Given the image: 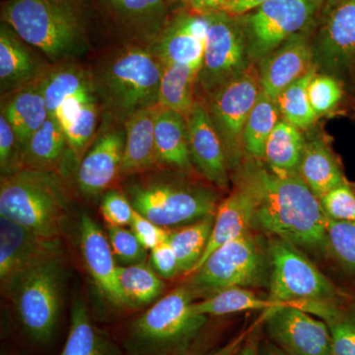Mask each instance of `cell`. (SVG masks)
Wrapping results in <instances>:
<instances>
[{
	"instance_id": "cell-32",
	"label": "cell",
	"mask_w": 355,
	"mask_h": 355,
	"mask_svg": "<svg viewBox=\"0 0 355 355\" xmlns=\"http://www.w3.org/2000/svg\"><path fill=\"white\" fill-rule=\"evenodd\" d=\"M287 304L261 298L249 288L233 287L193 303V310L205 316H224L246 311H268Z\"/></svg>"
},
{
	"instance_id": "cell-54",
	"label": "cell",
	"mask_w": 355,
	"mask_h": 355,
	"mask_svg": "<svg viewBox=\"0 0 355 355\" xmlns=\"http://www.w3.org/2000/svg\"><path fill=\"white\" fill-rule=\"evenodd\" d=\"M354 300H352V305H349V307L350 308H352V309H354L355 310V293H354Z\"/></svg>"
},
{
	"instance_id": "cell-25",
	"label": "cell",
	"mask_w": 355,
	"mask_h": 355,
	"mask_svg": "<svg viewBox=\"0 0 355 355\" xmlns=\"http://www.w3.org/2000/svg\"><path fill=\"white\" fill-rule=\"evenodd\" d=\"M298 174L319 198L347 180L338 158L321 139H306Z\"/></svg>"
},
{
	"instance_id": "cell-1",
	"label": "cell",
	"mask_w": 355,
	"mask_h": 355,
	"mask_svg": "<svg viewBox=\"0 0 355 355\" xmlns=\"http://www.w3.org/2000/svg\"><path fill=\"white\" fill-rule=\"evenodd\" d=\"M235 173L253 195L254 230L327 256L328 216L298 172L275 171L260 159L245 158Z\"/></svg>"
},
{
	"instance_id": "cell-47",
	"label": "cell",
	"mask_w": 355,
	"mask_h": 355,
	"mask_svg": "<svg viewBox=\"0 0 355 355\" xmlns=\"http://www.w3.org/2000/svg\"><path fill=\"white\" fill-rule=\"evenodd\" d=\"M149 265L162 279H173L180 275L179 261L168 239L150 251Z\"/></svg>"
},
{
	"instance_id": "cell-36",
	"label": "cell",
	"mask_w": 355,
	"mask_h": 355,
	"mask_svg": "<svg viewBox=\"0 0 355 355\" xmlns=\"http://www.w3.org/2000/svg\"><path fill=\"white\" fill-rule=\"evenodd\" d=\"M49 116L53 118L58 108L70 97L94 89L92 79L84 70L77 67H64L51 72L41 80Z\"/></svg>"
},
{
	"instance_id": "cell-5",
	"label": "cell",
	"mask_w": 355,
	"mask_h": 355,
	"mask_svg": "<svg viewBox=\"0 0 355 355\" xmlns=\"http://www.w3.org/2000/svg\"><path fill=\"white\" fill-rule=\"evenodd\" d=\"M133 209L160 227L170 229L216 214L219 197L205 184L177 177H157L128 188Z\"/></svg>"
},
{
	"instance_id": "cell-4",
	"label": "cell",
	"mask_w": 355,
	"mask_h": 355,
	"mask_svg": "<svg viewBox=\"0 0 355 355\" xmlns=\"http://www.w3.org/2000/svg\"><path fill=\"white\" fill-rule=\"evenodd\" d=\"M196 296L184 284L159 299L137 318L127 340L132 355H182L189 349L209 317L193 310Z\"/></svg>"
},
{
	"instance_id": "cell-39",
	"label": "cell",
	"mask_w": 355,
	"mask_h": 355,
	"mask_svg": "<svg viewBox=\"0 0 355 355\" xmlns=\"http://www.w3.org/2000/svg\"><path fill=\"white\" fill-rule=\"evenodd\" d=\"M343 84L336 76L329 73H316L308 86L310 104L317 116L331 113L342 102Z\"/></svg>"
},
{
	"instance_id": "cell-49",
	"label": "cell",
	"mask_w": 355,
	"mask_h": 355,
	"mask_svg": "<svg viewBox=\"0 0 355 355\" xmlns=\"http://www.w3.org/2000/svg\"><path fill=\"white\" fill-rule=\"evenodd\" d=\"M228 0H187V6L191 11L209 13L219 11Z\"/></svg>"
},
{
	"instance_id": "cell-45",
	"label": "cell",
	"mask_w": 355,
	"mask_h": 355,
	"mask_svg": "<svg viewBox=\"0 0 355 355\" xmlns=\"http://www.w3.org/2000/svg\"><path fill=\"white\" fill-rule=\"evenodd\" d=\"M15 148H18L15 132L6 116H0V166L2 175L9 174L20 170L17 163L19 158L16 156ZM19 149V148H18Z\"/></svg>"
},
{
	"instance_id": "cell-30",
	"label": "cell",
	"mask_w": 355,
	"mask_h": 355,
	"mask_svg": "<svg viewBox=\"0 0 355 355\" xmlns=\"http://www.w3.org/2000/svg\"><path fill=\"white\" fill-rule=\"evenodd\" d=\"M216 214L203 217L168 232V241L174 249L179 261L180 275L195 272L209 244Z\"/></svg>"
},
{
	"instance_id": "cell-46",
	"label": "cell",
	"mask_w": 355,
	"mask_h": 355,
	"mask_svg": "<svg viewBox=\"0 0 355 355\" xmlns=\"http://www.w3.org/2000/svg\"><path fill=\"white\" fill-rule=\"evenodd\" d=\"M130 229L146 250H153L168 239L169 229L160 227L135 209Z\"/></svg>"
},
{
	"instance_id": "cell-14",
	"label": "cell",
	"mask_w": 355,
	"mask_h": 355,
	"mask_svg": "<svg viewBox=\"0 0 355 355\" xmlns=\"http://www.w3.org/2000/svg\"><path fill=\"white\" fill-rule=\"evenodd\" d=\"M265 328L287 355H334L329 324L292 303L266 311Z\"/></svg>"
},
{
	"instance_id": "cell-8",
	"label": "cell",
	"mask_w": 355,
	"mask_h": 355,
	"mask_svg": "<svg viewBox=\"0 0 355 355\" xmlns=\"http://www.w3.org/2000/svg\"><path fill=\"white\" fill-rule=\"evenodd\" d=\"M270 277L268 300L273 302H327L340 304L343 292L302 250L277 237L266 241Z\"/></svg>"
},
{
	"instance_id": "cell-17",
	"label": "cell",
	"mask_w": 355,
	"mask_h": 355,
	"mask_svg": "<svg viewBox=\"0 0 355 355\" xmlns=\"http://www.w3.org/2000/svg\"><path fill=\"white\" fill-rule=\"evenodd\" d=\"M187 121L191 162L210 184L226 190L230 183V166L207 105L197 102Z\"/></svg>"
},
{
	"instance_id": "cell-2",
	"label": "cell",
	"mask_w": 355,
	"mask_h": 355,
	"mask_svg": "<svg viewBox=\"0 0 355 355\" xmlns=\"http://www.w3.org/2000/svg\"><path fill=\"white\" fill-rule=\"evenodd\" d=\"M87 13L79 0H7L2 19L53 60L83 50Z\"/></svg>"
},
{
	"instance_id": "cell-13",
	"label": "cell",
	"mask_w": 355,
	"mask_h": 355,
	"mask_svg": "<svg viewBox=\"0 0 355 355\" xmlns=\"http://www.w3.org/2000/svg\"><path fill=\"white\" fill-rule=\"evenodd\" d=\"M312 39L315 64L342 76L355 67V0H324Z\"/></svg>"
},
{
	"instance_id": "cell-50",
	"label": "cell",
	"mask_w": 355,
	"mask_h": 355,
	"mask_svg": "<svg viewBox=\"0 0 355 355\" xmlns=\"http://www.w3.org/2000/svg\"><path fill=\"white\" fill-rule=\"evenodd\" d=\"M259 347H260L259 338L256 334H253L242 343L241 347L235 355H258Z\"/></svg>"
},
{
	"instance_id": "cell-52",
	"label": "cell",
	"mask_w": 355,
	"mask_h": 355,
	"mask_svg": "<svg viewBox=\"0 0 355 355\" xmlns=\"http://www.w3.org/2000/svg\"><path fill=\"white\" fill-rule=\"evenodd\" d=\"M242 338H237V340H233L232 343L224 347L223 349H219L218 352H214V354L210 355H235L239 350L243 343Z\"/></svg>"
},
{
	"instance_id": "cell-44",
	"label": "cell",
	"mask_w": 355,
	"mask_h": 355,
	"mask_svg": "<svg viewBox=\"0 0 355 355\" xmlns=\"http://www.w3.org/2000/svg\"><path fill=\"white\" fill-rule=\"evenodd\" d=\"M101 212L108 225L125 227L132 222L135 209L123 193L111 191L103 198Z\"/></svg>"
},
{
	"instance_id": "cell-42",
	"label": "cell",
	"mask_w": 355,
	"mask_h": 355,
	"mask_svg": "<svg viewBox=\"0 0 355 355\" xmlns=\"http://www.w3.org/2000/svg\"><path fill=\"white\" fill-rule=\"evenodd\" d=\"M324 214L335 221L355 222V184L345 181L320 198Z\"/></svg>"
},
{
	"instance_id": "cell-29",
	"label": "cell",
	"mask_w": 355,
	"mask_h": 355,
	"mask_svg": "<svg viewBox=\"0 0 355 355\" xmlns=\"http://www.w3.org/2000/svg\"><path fill=\"white\" fill-rule=\"evenodd\" d=\"M305 142L300 128L280 119L266 141L263 161L275 171L298 172Z\"/></svg>"
},
{
	"instance_id": "cell-15",
	"label": "cell",
	"mask_w": 355,
	"mask_h": 355,
	"mask_svg": "<svg viewBox=\"0 0 355 355\" xmlns=\"http://www.w3.org/2000/svg\"><path fill=\"white\" fill-rule=\"evenodd\" d=\"M60 237H46L0 217V282L3 291L26 272L62 258Z\"/></svg>"
},
{
	"instance_id": "cell-3",
	"label": "cell",
	"mask_w": 355,
	"mask_h": 355,
	"mask_svg": "<svg viewBox=\"0 0 355 355\" xmlns=\"http://www.w3.org/2000/svg\"><path fill=\"white\" fill-rule=\"evenodd\" d=\"M69 211V196L58 175L22 168L2 175L0 217L46 237H60Z\"/></svg>"
},
{
	"instance_id": "cell-28",
	"label": "cell",
	"mask_w": 355,
	"mask_h": 355,
	"mask_svg": "<svg viewBox=\"0 0 355 355\" xmlns=\"http://www.w3.org/2000/svg\"><path fill=\"white\" fill-rule=\"evenodd\" d=\"M67 146L64 130L55 118L49 116L20 151L21 163L28 169L51 171L60 162Z\"/></svg>"
},
{
	"instance_id": "cell-22",
	"label": "cell",
	"mask_w": 355,
	"mask_h": 355,
	"mask_svg": "<svg viewBox=\"0 0 355 355\" xmlns=\"http://www.w3.org/2000/svg\"><path fill=\"white\" fill-rule=\"evenodd\" d=\"M87 13L98 9L114 24L139 34H159L166 24L167 0H79Z\"/></svg>"
},
{
	"instance_id": "cell-20",
	"label": "cell",
	"mask_w": 355,
	"mask_h": 355,
	"mask_svg": "<svg viewBox=\"0 0 355 355\" xmlns=\"http://www.w3.org/2000/svg\"><path fill=\"white\" fill-rule=\"evenodd\" d=\"M125 132L112 130L98 137L83 156L78 168L79 188L88 196H98L121 174Z\"/></svg>"
},
{
	"instance_id": "cell-53",
	"label": "cell",
	"mask_w": 355,
	"mask_h": 355,
	"mask_svg": "<svg viewBox=\"0 0 355 355\" xmlns=\"http://www.w3.org/2000/svg\"><path fill=\"white\" fill-rule=\"evenodd\" d=\"M168 3H175V2H184L186 3L187 0H167Z\"/></svg>"
},
{
	"instance_id": "cell-34",
	"label": "cell",
	"mask_w": 355,
	"mask_h": 355,
	"mask_svg": "<svg viewBox=\"0 0 355 355\" xmlns=\"http://www.w3.org/2000/svg\"><path fill=\"white\" fill-rule=\"evenodd\" d=\"M118 279L128 306L150 304L162 295L166 287L162 277L144 261L118 266Z\"/></svg>"
},
{
	"instance_id": "cell-26",
	"label": "cell",
	"mask_w": 355,
	"mask_h": 355,
	"mask_svg": "<svg viewBox=\"0 0 355 355\" xmlns=\"http://www.w3.org/2000/svg\"><path fill=\"white\" fill-rule=\"evenodd\" d=\"M12 127L20 151L48 120L49 112L41 81L16 93L2 110Z\"/></svg>"
},
{
	"instance_id": "cell-19",
	"label": "cell",
	"mask_w": 355,
	"mask_h": 355,
	"mask_svg": "<svg viewBox=\"0 0 355 355\" xmlns=\"http://www.w3.org/2000/svg\"><path fill=\"white\" fill-rule=\"evenodd\" d=\"M80 249L84 263L103 295L114 305H128L118 279V266L108 237L90 216L80 220Z\"/></svg>"
},
{
	"instance_id": "cell-11",
	"label": "cell",
	"mask_w": 355,
	"mask_h": 355,
	"mask_svg": "<svg viewBox=\"0 0 355 355\" xmlns=\"http://www.w3.org/2000/svg\"><path fill=\"white\" fill-rule=\"evenodd\" d=\"M261 91L258 65L251 64L207 97V110L223 141L231 172L237 171L246 158L243 132Z\"/></svg>"
},
{
	"instance_id": "cell-41",
	"label": "cell",
	"mask_w": 355,
	"mask_h": 355,
	"mask_svg": "<svg viewBox=\"0 0 355 355\" xmlns=\"http://www.w3.org/2000/svg\"><path fill=\"white\" fill-rule=\"evenodd\" d=\"M326 323L333 338L334 355H355V310L338 305Z\"/></svg>"
},
{
	"instance_id": "cell-48",
	"label": "cell",
	"mask_w": 355,
	"mask_h": 355,
	"mask_svg": "<svg viewBox=\"0 0 355 355\" xmlns=\"http://www.w3.org/2000/svg\"><path fill=\"white\" fill-rule=\"evenodd\" d=\"M268 1L270 0H228L219 11H223L233 17H239L251 12Z\"/></svg>"
},
{
	"instance_id": "cell-18",
	"label": "cell",
	"mask_w": 355,
	"mask_h": 355,
	"mask_svg": "<svg viewBox=\"0 0 355 355\" xmlns=\"http://www.w3.org/2000/svg\"><path fill=\"white\" fill-rule=\"evenodd\" d=\"M313 32L314 28L291 37L257 64L263 92L275 99L317 67L311 39Z\"/></svg>"
},
{
	"instance_id": "cell-51",
	"label": "cell",
	"mask_w": 355,
	"mask_h": 355,
	"mask_svg": "<svg viewBox=\"0 0 355 355\" xmlns=\"http://www.w3.org/2000/svg\"><path fill=\"white\" fill-rule=\"evenodd\" d=\"M258 355H287L284 350L279 349L272 340L260 343Z\"/></svg>"
},
{
	"instance_id": "cell-43",
	"label": "cell",
	"mask_w": 355,
	"mask_h": 355,
	"mask_svg": "<svg viewBox=\"0 0 355 355\" xmlns=\"http://www.w3.org/2000/svg\"><path fill=\"white\" fill-rule=\"evenodd\" d=\"M108 239L114 259L123 265H135L146 260L147 250L132 229L108 225Z\"/></svg>"
},
{
	"instance_id": "cell-10",
	"label": "cell",
	"mask_w": 355,
	"mask_h": 355,
	"mask_svg": "<svg viewBox=\"0 0 355 355\" xmlns=\"http://www.w3.org/2000/svg\"><path fill=\"white\" fill-rule=\"evenodd\" d=\"M324 0H270L237 17L246 39L248 57L258 64L284 42L313 29Z\"/></svg>"
},
{
	"instance_id": "cell-23",
	"label": "cell",
	"mask_w": 355,
	"mask_h": 355,
	"mask_svg": "<svg viewBox=\"0 0 355 355\" xmlns=\"http://www.w3.org/2000/svg\"><path fill=\"white\" fill-rule=\"evenodd\" d=\"M155 108L141 110L125 120V144L121 174L146 172L159 164L154 133Z\"/></svg>"
},
{
	"instance_id": "cell-7",
	"label": "cell",
	"mask_w": 355,
	"mask_h": 355,
	"mask_svg": "<svg viewBox=\"0 0 355 355\" xmlns=\"http://www.w3.org/2000/svg\"><path fill=\"white\" fill-rule=\"evenodd\" d=\"M163 62L150 51L130 48L112 60L100 78L99 86L107 106L125 118L157 106Z\"/></svg>"
},
{
	"instance_id": "cell-9",
	"label": "cell",
	"mask_w": 355,
	"mask_h": 355,
	"mask_svg": "<svg viewBox=\"0 0 355 355\" xmlns=\"http://www.w3.org/2000/svg\"><path fill=\"white\" fill-rule=\"evenodd\" d=\"M64 279L60 258L26 272L2 291L12 300L23 328L36 342H48L55 333Z\"/></svg>"
},
{
	"instance_id": "cell-6",
	"label": "cell",
	"mask_w": 355,
	"mask_h": 355,
	"mask_svg": "<svg viewBox=\"0 0 355 355\" xmlns=\"http://www.w3.org/2000/svg\"><path fill=\"white\" fill-rule=\"evenodd\" d=\"M186 282L196 298H209L233 287L268 284V249L252 231L217 248Z\"/></svg>"
},
{
	"instance_id": "cell-12",
	"label": "cell",
	"mask_w": 355,
	"mask_h": 355,
	"mask_svg": "<svg viewBox=\"0 0 355 355\" xmlns=\"http://www.w3.org/2000/svg\"><path fill=\"white\" fill-rule=\"evenodd\" d=\"M207 14L209 21V36L198 84L207 98L246 69L251 62L248 57L244 32L237 17L223 11Z\"/></svg>"
},
{
	"instance_id": "cell-35",
	"label": "cell",
	"mask_w": 355,
	"mask_h": 355,
	"mask_svg": "<svg viewBox=\"0 0 355 355\" xmlns=\"http://www.w3.org/2000/svg\"><path fill=\"white\" fill-rule=\"evenodd\" d=\"M10 26L0 28V80L2 87L29 79L34 73V60Z\"/></svg>"
},
{
	"instance_id": "cell-33",
	"label": "cell",
	"mask_w": 355,
	"mask_h": 355,
	"mask_svg": "<svg viewBox=\"0 0 355 355\" xmlns=\"http://www.w3.org/2000/svg\"><path fill=\"white\" fill-rule=\"evenodd\" d=\"M60 355H116L95 328L83 301L72 307L69 336Z\"/></svg>"
},
{
	"instance_id": "cell-38",
	"label": "cell",
	"mask_w": 355,
	"mask_h": 355,
	"mask_svg": "<svg viewBox=\"0 0 355 355\" xmlns=\"http://www.w3.org/2000/svg\"><path fill=\"white\" fill-rule=\"evenodd\" d=\"M327 256H330L345 272L355 275V222L329 218Z\"/></svg>"
},
{
	"instance_id": "cell-37",
	"label": "cell",
	"mask_w": 355,
	"mask_h": 355,
	"mask_svg": "<svg viewBox=\"0 0 355 355\" xmlns=\"http://www.w3.org/2000/svg\"><path fill=\"white\" fill-rule=\"evenodd\" d=\"M317 69L318 67H315L305 76L292 83L275 98L282 119L301 130L312 127L318 119L308 96V86Z\"/></svg>"
},
{
	"instance_id": "cell-16",
	"label": "cell",
	"mask_w": 355,
	"mask_h": 355,
	"mask_svg": "<svg viewBox=\"0 0 355 355\" xmlns=\"http://www.w3.org/2000/svg\"><path fill=\"white\" fill-rule=\"evenodd\" d=\"M209 28L207 13L195 12L189 8L178 12L159 33L158 53L161 62L186 65L200 73Z\"/></svg>"
},
{
	"instance_id": "cell-31",
	"label": "cell",
	"mask_w": 355,
	"mask_h": 355,
	"mask_svg": "<svg viewBox=\"0 0 355 355\" xmlns=\"http://www.w3.org/2000/svg\"><path fill=\"white\" fill-rule=\"evenodd\" d=\"M279 118V110L275 98L261 90L243 132L246 158L263 160L266 141Z\"/></svg>"
},
{
	"instance_id": "cell-21",
	"label": "cell",
	"mask_w": 355,
	"mask_h": 355,
	"mask_svg": "<svg viewBox=\"0 0 355 355\" xmlns=\"http://www.w3.org/2000/svg\"><path fill=\"white\" fill-rule=\"evenodd\" d=\"M254 210V198L249 187L236 176L234 188L217 207L209 244L195 272L217 248L252 231Z\"/></svg>"
},
{
	"instance_id": "cell-24",
	"label": "cell",
	"mask_w": 355,
	"mask_h": 355,
	"mask_svg": "<svg viewBox=\"0 0 355 355\" xmlns=\"http://www.w3.org/2000/svg\"><path fill=\"white\" fill-rule=\"evenodd\" d=\"M154 133L159 164L168 165L182 172L193 171L188 121L183 114L156 106Z\"/></svg>"
},
{
	"instance_id": "cell-27",
	"label": "cell",
	"mask_w": 355,
	"mask_h": 355,
	"mask_svg": "<svg viewBox=\"0 0 355 355\" xmlns=\"http://www.w3.org/2000/svg\"><path fill=\"white\" fill-rule=\"evenodd\" d=\"M197 70L176 64H164L159 86L157 106L172 110L188 119L197 104Z\"/></svg>"
},
{
	"instance_id": "cell-40",
	"label": "cell",
	"mask_w": 355,
	"mask_h": 355,
	"mask_svg": "<svg viewBox=\"0 0 355 355\" xmlns=\"http://www.w3.org/2000/svg\"><path fill=\"white\" fill-rule=\"evenodd\" d=\"M98 110L95 99L89 101L76 119L64 128L67 146L77 159L83 155L84 150L94 135L97 125Z\"/></svg>"
}]
</instances>
